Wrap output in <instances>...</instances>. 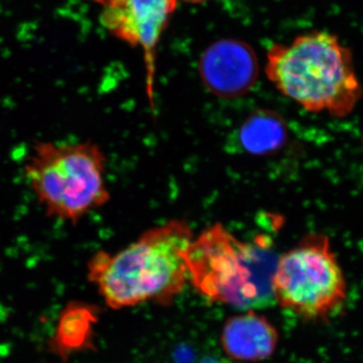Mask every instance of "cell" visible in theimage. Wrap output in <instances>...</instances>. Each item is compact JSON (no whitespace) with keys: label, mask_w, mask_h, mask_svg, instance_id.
<instances>
[{"label":"cell","mask_w":363,"mask_h":363,"mask_svg":"<svg viewBox=\"0 0 363 363\" xmlns=\"http://www.w3.org/2000/svg\"><path fill=\"white\" fill-rule=\"evenodd\" d=\"M193 238L187 222L168 221L119 252L95 253L88 262V279L111 309L145 302L169 305L189 281L185 255Z\"/></svg>","instance_id":"cell-1"},{"label":"cell","mask_w":363,"mask_h":363,"mask_svg":"<svg viewBox=\"0 0 363 363\" xmlns=\"http://www.w3.org/2000/svg\"><path fill=\"white\" fill-rule=\"evenodd\" d=\"M266 74L281 94L313 113L343 118L362 97L352 52L337 35L325 30L272 45Z\"/></svg>","instance_id":"cell-2"},{"label":"cell","mask_w":363,"mask_h":363,"mask_svg":"<svg viewBox=\"0 0 363 363\" xmlns=\"http://www.w3.org/2000/svg\"><path fill=\"white\" fill-rule=\"evenodd\" d=\"M185 257L189 281L211 302L242 311L276 303L272 279L279 255L269 238L241 240L216 223L193 238Z\"/></svg>","instance_id":"cell-3"},{"label":"cell","mask_w":363,"mask_h":363,"mask_svg":"<svg viewBox=\"0 0 363 363\" xmlns=\"http://www.w3.org/2000/svg\"><path fill=\"white\" fill-rule=\"evenodd\" d=\"M25 177L47 216L77 224L111 200L106 183V157L96 143L33 145Z\"/></svg>","instance_id":"cell-4"},{"label":"cell","mask_w":363,"mask_h":363,"mask_svg":"<svg viewBox=\"0 0 363 363\" xmlns=\"http://www.w3.org/2000/svg\"><path fill=\"white\" fill-rule=\"evenodd\" d=\"M277 304L307 320H326L342 306L347 285L325 234L306 235L279 257L272 279Z\"/></svg>","instance_id":"cell-5"},{"label":"cell","mask_w":363,"mask_h":363,"mask_svg":"<svg viewBox=\"0 0 363 363\" xmlns=\"http://www.w3.org/2000/svg\"><path fill=\"white\" fill-rule=\"evenodd\" d=\"M179 0H114L104 7L100 21L114 38L145 52L147 92L155 108V50Z\"/></svg>","instance_id":"cell-6"},{"label":"cell","mask_w":363,"mask_h":363,"mask_svg":"<svg viewBox=\"0 0 363 363\" xmlns=\"http://www.w3.org/2000/svg\"><path fill=\"white\" fill-rule=\"evenodd\" d=\"M199 72L203 84L212 94L233 99L252 89L259 77V63L245 42L221 40L203 52Z\"/></svg>","instance_id":"cell-7"},{"label":"cell","mask_w":363,"mask_h":363,"mask_svg":"<svg viewBox=\"0 0 363 363\" xmlns=\"http://www.w3.org/2000/svg\"><path fill=\"white\" fill-rule=\"evenodd\" d=\"M279 343L276 327L255 310L229 317L221 332L227 357L236 362H259L272 357Z\"/></svg>","instance_id":"cell-8"},{"label":"cell","mask_w":363,"mask_h":363,"mask_svg":"<svg viewBox=\"0 0 363 363\" xmlns=\"http://www.w3.org/2000/svg\"><path fill=\"white\" fill-rule=\"evenodd\" d=\"M288 138L285 121L277 112L259 109L245 119L238 130V142L247 154L267 156L284 147Z\"/></svg>","instance_id":"cell-9"},{"label":"cell","mask_w":363,"mask_h":363,"mask_svg":"<svg viewBox=\"0 0 363 363\" xmlns=\"http://www.w3.org/2000/svg\"><path fill=\"white\" fill-rule=\"evenodd\" d=\"M91 317L89 308L85 306L72 304L64 310L52 344V347L59 355L65 357L72 351L87 345Z\"/></svg>","instance_id":"cell-10"},{"label":"cell","mask_w":363,"mask_h":363,"mask_svg":"<svg viewBox=\"0 0 363 363\" xmlns=\"http://www.w3.org/2000/svg\"><path fill=\"white\" fill-rule=\"evenodd\" d=\"M89 1L95 2V4H100L102 6H108L109 4H111L114 0H89Z\"/></svg>","instance_id":"cell-11"},{"label":"cell","mask_w":363,"mask_h":363,"mask_svg":"<svg viewBox=\"0 0 363 363\" xmlns=\"http://www.w3.org/2000/svg\"><path fill=\"white\" fill-rule=\"evenodd\" d=\"M182 1L188 2V4H205V2L210 1V0H182Z\"/></svg>","instance_id":"cell-12"},{"label":"cell","mask_w":363,"mask_h":363,"mask_svg":"<svg viewBox=\"0 0 363 363\" xmlns=\"http://www.w3.org/2000/svg\"><path fill=\"white\" fill-rule=\"evenodd\" d=\"M362 145H363V133H362Z\"/></svg>","instance_id":"cell-13"}]
</instances>
